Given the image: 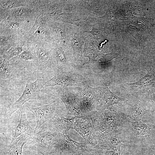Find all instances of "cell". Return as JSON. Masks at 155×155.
Segmentation results:
<instances>
[{"label": "cell", "mask_w": 155, "mask_h": 155, "mask_svg": "<svg viewBox=\"0 0 155 155\" xmlns=\"http://www.w3.org/2000/svg\"><path fill=\"white\" fill-rule=\"evenodd\" d=\"M89 117L98 140L111 133H121L124 124L117 112L109 109L96 110Z\"/></svg>", "instance_id": "cell-1"}, {"label": "cell", "mask_w": 155, "mask_h": 155, "mask_svg": "<svg viewBox=\"0 0 155 155\" xmlns=\"http://www.w3.org/2000/svg\"><path fill=\"white\" fill-rule=\"evenodd\" d=\"M82 87H62L56 92L58 97L64 103L67 114L78 119L88 117L83 106L81 92Z\"/></svg>", "instance_id": "cell-2"}, {"label": "cell", "mask_w": 155, "mask_h": 155, "mask_svg": "<svg viewBox=\"0 0 155 155\" xmlns=\"http://www.w3.org/2000/svg\"><path fill=\"white\" fill-rule=\"evenodd\" d=\"M45 82L43 78H37L33 82H31L29 80H28L21 96L8 108L6 115L7 118H9L18 109L22 108L23 105L29 100H40V91L43 88Z\"/></svg>", "instance_id": "cell-3"}, {"label": "cell", "mask_w": 155, "mask_h": 155, "mask_svg": "<svg viewBox=\"0 0 155 155\" xmlns=\"http://www.w3.org/2000/svg\"><path fill=\"white\" fill-rule=\"evenodd\" d=\"M91 150L86 143L73 140L66 133L58 134L51 151H56L63 155H73L85 152H89Z\"/></svg>", "instance_id": "cell-4"}, {"label": "cell", "mask_w": 155, "mask_h": 155, "mask_svg": "<svg viewBox=\"0 0 155 155\" xmlns=\"http://www.w3.org/2000/svg\"><path fill=\"white\" fill-rule=\"evenodd\" d=\"M87 84L85 78L74 70L65 72L56 70L53 77L45 82L43 88L56 86L63 87L77 86L82 88Z\"/></svg>", "instance_id": "cell-5"}, {"label": "cell", "mask_w": 155, "mask_h": 155, "mask_svg": "<svg viewBox=\"0 0 155 155\" xmlns=\"http://www.w3.org/2000/svg\"><path fill=\"white\" fill-rule=\"evenodd\" d=\"M120 134L112 133L99 139L89 152L92 155H121V147L123 144L120 141Z\"/></svg>", "instance_id": "cell-6"}, {"label": "cell", "mask_w": 155, "mask_h": 155, "mask_svg": "<svg viewBox=\"0 0 155 155\" xmlns=\"http://www.w3.org/2000/svg\"><path fill=\"white\" fill-rule=\"evenodd\" d=\"M99 87V99L96 110L109 109L118 112L127 103V100L115 95L106 85Z\"/></svg>", "instance_id": "cell-7"}, {"label": "cell", "mask_w": 155, "mask_h": 155, "mask_svg": "<svg viewBox=\"0 0 155 155\" xmlns=\"http://www.w3.org/2000/svg\"><path fill=\"white\" fill-rule=\"evenodd\" d=\"M59 102L57 98L47 104L29 109L35 116L36 125L35 129L36 131L46 121L53 120L59 116L61 112Z\"/></svg>", "instance_id": "cell-8"}, {"label": "cell", "mask_w": 155, "mask_h": 155, "mask_svg": "<svg viewBox=\"0 0 155 155\" xmlns=\"http://www.w3.org/2000/svg\"><path fill=\"white\" fill-rule=\"evenodd\" d=\"M58 133L52 124L46 126L30 136L28 142L36 148L48 152L51 151Z\"/></svg>", "instance_id": "cell-9"}, {"label": "cell", "mask_w": 155, "mask_h": 155, "mask_svg": "<svg viewBox=\"0 0 155 155\" xmlns=\"http://www.w3.org/2000/svg\"><path fill=\"white\" fill-rule=\"evenodd\" d=\"M74 129L82 136L87 144L94 146L97 144L96 133L90 117L77 119L75 121Z\"/></svg>", "instance_id": "cell-10"}, {"label": "cell", "mask_w": 155, "mask_h": 155, "mask_svg": "<svg viewBox=\"0 0 155 155\" xmlns=\"http://www.w3.org/2000/svg\"><path fill=\"white\" fill-rule=\"evenodd\" d=\"M82 102L88 117L96 111L99 96V87H92L88 84L81 88Z\"/></svg>", "instance_id": "cell-11"}, {"label": "cell", "mask_w": 155, "mask_h": 155, "mask_svg": "<svg viewBox=\"0 0 155 155\" xmlns=\"http://www.w3.org/2000/svg\"><path fill=\"white\" fill-rule=\"evenodd\" d=\"M117 112L124 124L141 121L143 116L146 114L150 113V111L145 108L140 99H138L133 105L125 112Z\"/></svg>", "instance_id": "cell-12"}, {"label": "cell", "mask_w": 155, "mask_h": 155, "mask_svg": "<svg viewBox=\"0 0 155 155\" xmlns=\"http://www.w3.org/2000/svg\"><path fill=\"white\" fill-rule=\"evenodd\" d=\"M30 136L22 134L13 140L9 144L1 149L0 155H23L24 145L28 142Z\"/></svg>", "instance_id": "cell-13"}, {"label": "cell", "mask_w": 155, "mask_h": 155, "mask_svg": "<svg viewBox=\"0 0 155 155\" xmlns=\"http://www.w3.org/2000/svg\"><path fill=\"white\" fill-rule=\"evenodd\" d=\"M20 109L21 112L20 120L17 126L12 130L11 140H15L23 134L30 136L36 133L35 128L33 129L31 127L30 123L27 119L25 112L22 107Z\"/></svg>", "instance_id": "cell-14"}, {"label": "cell", "mask_w": 155, "mask_h": 155, "mask_svg": "<svg viewBox=\"0 0 155 155\" xmlns=\"http://www.w3.org/2000/svg\"><path fill=\"white\" fill-rule=\"evenodd\" d=\"M140 63L146 69L147 73L141 79L135 82L125 83V85L131 90H137L149 87H155V75L153 70L151 67L148 70Z\"/></svg>", "instance_id": "cell-15"}, {"label": "cell", "mask_w": 155, "mask_h": 155, "mask_svg": "<svg viewBox=\"0 0 155 155\" xmlns=\"http://www.w3.org/2000/svg\"><path fill=\"white\" fill-rule=\"evenodd\" d=\"M75 118L73 117L67 118L62 116H59L51 121L52 124L57 130L58 134L66 133L70 129H74Z\"/></svg>", "instance_id": "cell-16"}, {"label": "cell", "mask_w": 155, "mask_h": 155, "mask_svg": "<svg viewBox=\"0 0 155 155\" xmlns=\"http://www.w3.org/2000/svg\"><path fill=\"white\" fill-rule=\"evenodd\" d=\"M131 129L133 134L136 137H144L151 135L150 127L145 123L141 121L130 123Z\"/></svg>", "instance_id": "cell-17"}, {"label": "cell", "mask_w": 155, "mask_h": 155, "mask_svg": "<svg viewBox=\"0 0 155 155\" xmlns=\"http://www.w3.org/2000/svg\"><path fill=\"white\" fill-rule=\"evenodd\" d=\"M12 76V70L9 60L4 59L0 65V78L7 79L10 78Z\"/></svg>", "instance_id": "cell-18"}, {"label": "cell", "mask_w": 155, "mask_h": 155, "mask_svg": "<svg viewBox=\"0 0 155 155\" xmlns=\"http://www.w3.org/2000/svg\"><path fill=\"white\" fill-rule=\"evenodd\" d=\"M22 46H18L13 47L6 52L3 55V58L9 60L13 56L17 57L22 51Z\"/></svg>", "instance_id": "cell-19"}, {"label": "cell", "mask_w": 155, "mask_h": 155, "mask_svg": "<svg viewBox=\"0 0 155 155\" xmlns=\"http://www.w3.org/2000/svg\"><path fill=\"white\" fill-rule=\"evenodd\" d=\"M17 57L20 59L25 60H34V57L29 50H26L22 51Z\"/></svg>", "instance_id": "cell-20"}, {"label": "cell", "mask_w": 155, "mask_h": 155, "mask_svg": "<svg viewBox=\"0 0 155 155\" xmlns=\"http://www.w3.org/2000/svg\"><path fill=\"white\" fill-rule=\"evenodd\" d=\"M42 22H41L40 19L38 18L36 20L33 26L30 30L29 34L30 35L34 34L39 27L42 25Z\"/></svg>", "instance_id": "cell-21"}, {"label": "cell", "mask_w": 155, "mask_h": 155, "mask_svg": "<svg viewBox=\"0 0 155 155\" xmlns=\"http://www.w3.org/2000/svg\"><path fill=\"white\" fill-rule=\"evenodd\" d=\"M37 151L42 155H63L62 154L56 151H51L48 152L42 150L39 148H36Z\"/></svg>", "instance_id": "cell-22"}, {"label": "cell", "mask_w": 155, "mask_h": 155, "mask_svg": "<svg viewBox=\"0 0 155 155\" xmlns=\"http://www.w3.org/2000/svg\"><path fill=\"white\" fill-rule=\"evenodd\" d=\"M148 94V98L151 103L155 109V90L150 91Z\"/></svg>", "instance_id": "cell-23"}, {"label": "cell", "mask_w": 155, "mask_h": 155, "mask_svg": "<svg viewBox=\"0 0 155 155\" xmlns=\"http://www.w3.org/2000/svg\"><path fill=\"white\" fill-rule=\"evenodd\" d=\"M45 26L42 25L40 26L34 34L35 37L40 36L45 32Z\"/></svg>", "instance_id": "cell-24"}, {"label": "cell", "mask_w": 155, "mask_h": 155, "mask_svg": "<svg viewBox=\"0 0 155 155\" xmlns=\"http://www.w3.org/2000/svg\"><path fill=\"white\" fill-rule=\"evenodd\" d=\"M142 155H155V147L151 148L146 150Z\"/></svg>", "instance_id": "cell-25"}, {"label": "cell", "mask_w": 155, "mask_h": 155, "mask_svg": "<svg viewBox=\"0 0 155 155\" xmlns=\"http://www.w3.org/2000/svg\"><path fill=\"white\" fill-rule=\"evenodd\" d=\"M36 151H29L23 154V155H42L39 153L36 150Z\"/></svg>", "instance_id": "cell-26"}, {"label": "cell", "mask_w": 155, "mask_h": 155, "mask_svg": "<svg viewBox=\"0 0 155 155\" xmlns=\"http://www.w3.org/2000/svg\"><path fill=\"white\" fill-rule=\"evenodd\" d=\"M10 26L12 28H16L18 27V25L16 23H12L10 24Z\"/></svg>", "instance_id": "cell-27"}, {"label": "cell", "mask_w": 155, "mask_h": 155, "mask_svg": "<svg viewBox=\"0 0 155 155\" xmlns=\"http://www.w3.org/2000/svg\"><path fill=\"white\" fill-rule=\"evenodd\" d=\"M82 155H92L89 152H82Z\"/></svg>", "instance_id": "cell-28"}, {"label": "cell", "mask_w": 155, "mask_h": 155, "mask_svg": "<svg viewBox=\"0 0 155 155\" xmlns=\"http://www.w3.org/2000/svg\"><path fill=\"white\" fill-rule=\"evenodd\" d=\"M82 153H80L76 154H74L73 155H82Z\"/></svg>", "instance_id": "cell-29"}, {"label": "cell", "mask_w": 155, "mask_h": 155, "mask_svg": "<svg viewBox=\"0 0 155 155\" xmlns=\"http://www.w3.org/2000/svg\"><path fill=\"white\" fill-rule=\"evenodd\" d=\"M155 126L154 127H152V128H155Z\"/></svg>", "instance_id": "cell-30"}]
</instances>
